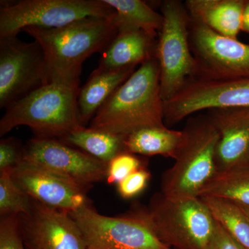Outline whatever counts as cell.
<instances>
[{
  "mask_svg": "<svg viewBox=\"0 0 249 249\" xmlns=\"http://www.w3.org/2000/svg\"><path fill=\"white\" fill-rule=\"evenodd\" d=\"M164 101L157 56L132 73L90 121L89 128L122 138L143 127L164 125Z\"/></svg>",
  "mask_w": 249,
  "mask_h": 249,
  "instance_id": "6da1fadb",
  "label": "cell"
},
{
  "mask_svg": "<svg viewBox=\"0 0 249 249\" xmlns=\"http://www.w3.org/2000/svg\"><path fill=\"white\" fill-rule=\"evenodd\" d=\"M114 14L85 18L55 29H23L42 47L50 83L79 85L83 62L93 53H102L119 32Z\"/></svg>",
  "mask_w": 249,
  "mask_h": 249,
  "instance_id": "7a4b0ae2",
  "label": "cell"
},
{
  "mask_svg": "<svg viewBox=\"0 0 249 249\" xmlns=\"http://www.w3.org/2000/svg\"><path fill=\"white\" fill-rule=\"evenodd\" d=\"M80 89L79 85L49 83L34 90L6 108L0 136L24 125L35 137L60 139L83 127L78 110Z\"/></svg>",
  "mask_w": 249,
  "mask_h": 249,
  "instance_id": "3957f363",
  "label": "cell"
},
{
  "mask_svg": "<svg viewBox=\"0 0 249 249\" xmlns=\"http://www.w3.org/2000/svg\"><path fill=\"white\" fill-rule=\"evenodd\" d=\"M131 213L143 221L160 242L178 249H210L217 221L200 197L174 198L160 193L146 209Z\"/></svg>",
  "mask_w": 249,
  "mask_h": 249,
  "instance_id": "277c9868",
  "label": "cell"
},
{
  "mask_svg": "<svg viewBox=\"0 0 249 249\" xmlns=\"http://www.w3.org/2000/svg\"><path fill=\"white\" fill-rule=\"evenodd\" d=\"M174 164L162 175L161 193L174 198L199 197L217 175L219 134L207 114L188 121Z\"/></svg>",
  "mask_w": 249,
  "mask_h": 249,
  "instance_id": "5b68a950",
  "label": "cell"
},
{
  "mask_svg": "<svg viewBox=\"0 0 249 249\" xmlns=\"http://www.w3.org/2000/svg\"><path fill=\"white\" fill-rule=\"evenodd\" d=\"M163 25L159 33L157 58L160 65V92L163 101L173 98L188 80L196 78L197 66L190 43V18L185 3L160 2Z\"/></svg>",
  "mask_w": 249,
  "mask_h": 249,
  "instance_id": "8992f818",
  "label": "cell"
},
{
  "mask_svg": "<svg viewBox=\"0 0 249 249\" xmlns=\"http://www.w3.org/2000/svg\"><path fill=\"white\" fill-rule=\"evenodd\" d=\"M115 11L103 0H22L0 9V38L16 37L29 27L55 29L88 18H109Z\"/></svg>",
  "mask_w": 249,
  "mask_h": 249,
  "instance_id": "52a82bcc",
  "label": "cell"
},
{
  "mask_svg": "<svg viewBox=\"0 0 249 249\" xmlns=\"http://www.w3.org/2000/svg\"><path fill=\"white\" fill-rule=\"evenodd\" d=\"M88 249H170L143 221L131 213L107 217L89 205L69 213Z\"/></svg>",
  "mask_w": 249,
  "mask_h": 249,
  "instance_id": "ba28073f",
  "label": "cell"
},
{
  "mask_svg": "<svg viewBox=\"0 0 249 249\" xmlns=\"http://www.w3.org/2000/svg\"><path fill=\"white\" fill-rule=\"evenodd\" d=\"M45 53L36 41L0 38V108L9 107L34 90L48 84Z\"/></svg>",
  "mask_w": 249,
  "mask_h": 249,
  "instance_id": "9c48e42d",
  "label": "cell"
},
{
  "mask_svg": "<svg viewBox=\"0 0 249 249\" xmlns=\"http://www.w3.org/2000/svg\"><path fill=\"white\" fill-rule=\"evenodd\" d=\"M189 32L192 53L197 66L195 78H249V45L217 34L191 18Z\"/></svg>",
  "mask_w": 249,
  "mask_h": 249,
  "instance_id": "30bf717a",
  "label": "cell"
},
{
  "mask_svg": "<svg viewBox=\"0 0 249 249\" xmlns=\"http://www.w3.org/2000/svg\"><path fill=\"white\" fill-rule=\"evenodd\" d=\"M249 107V78L188 80L177 94L164 102V123L173 124L201 111Z\"/></svg>",
  "mask_w": 249,
  "mask_h": 249,
  "instance_id": "8fae6325",
  "label": "cell"
},
{
  "mask_svg": "<svg viewBox=\"0 0 249 249\" xmlns=\"http://www.w3.org/2000/svg\"><path fill=\"white\" fill-rule=\"evenodd\" d=\"M22 160L67 178L85 191L107 176L108 163L57 139H31L24 147Z\"/></svg>",
  "mask_w": 249,
  "mask_h": 249,
  "instance_id": "7c38bea8",
  "label": "cell"
},
{
  "mask_svg": "<svg viewBox=\"0 0 249 249\" xmlns=\"http://www.w3.org/2000/svg\"><path fill=\"white\" fill-rule=\"evenodd\" d=\"M29 214L19 216L27 249H88L76 222L67 211L32 199Z\"/></svg>",
  "mask_w": 249,
  "mask_h": 249,
  "instance_id": "4fadbf2b",
  "label": "cell"
},
{
  "mask_svg": "<svg viewBox=\"0 0 249 249\" xmlns=\"http://www.w3.org/2000/svg\"><path fill=\"white\" fill-rule=\"evenodd\" d=\"M10 172L18 186L42 204L69 213L89 205L85 190L38 165L21 160Z\"/></svg>",
  "mask_w": 249,
  "mask_h": 249,
  "instance_id": "5bb4252c",
  "label": "cell"
},
{
  "mask_svg": "<svg viewBox=\"0 0 249 249\" xmlns=\"http://www.w3.org/2000/svg\"><path fill=\"white\" fill-rule=\"evenodd\" d=\"M218 134V173L249 166V107L210 109L206 112Z\"/></svg>",
  "mask_w": 249,
  "mask_h": 249,
  "instance_id": "9a60e30c",
  "label": "cell"
},
{
  "mask_svg": "<svg viewBox=\"0 0 249 249\" xmlns=\"http://www.w3.org/2000/svg\"><path fill=\"white\" fill-rule=\"evenodd\" d=\"M157 38L143 31H119L103 50L98 67L103 70H117L140 66L149 59L157 56Z\"/></svg>",
  "mask_w": 249,
  "mask_h": 249,
  "instance_id": "2e32d148",
  "label": "cell"
},
{
  "mask_svg": "<svg viewBox=\"0 0 249 249\" xmlns=\"http://www.w3.org/2000/svg\"><path fill=\"white\" fill-rule=\"evenodd\" d=\"M245 0H187L190 17L217 34L237 38L242 31Z\"/></svg>",
  "mask_w": 249,
  "mask_h": 249,
  "instance_id": "e0dca14e",
  "label": "cell"
},
{
  "mask_svg": "<svg viewBox=\"0 0 249 249\" xmlns=\"http://www.w3.org/2000/svg\"><path fill=\"white\" fill-rule=\"evenodd\" d=\"M136 67L117 70H103L97 67L91 73L78 93V116L82 125L85 127L91 121L98 109L135 71Z\"/></svg>",
  "mask_w": 249,
  "mask_h": 249,
  "instance_id": "ac0fdd59",
  "label": "cell"
},
{
  "mask_svg": "<svg viewBox=\"0 0 249 249\" xmlns=\"http://www.w3.org/2000/svg\"><path fill=\"white\" fill-rule=\"evenodd\" d=\"M182 137V130L170 129L165 124L143 127L124 139V150L134 155H160L174 160Z\"/></svg>",
  "mask_w": 249,
  "mask_h": 249,
  "instance_id": "d6986e66",
  "label": "cell"
},
{
  "mask_svg": "<svg viewBox=\"0 0 249 249\" xmlns=\"http://www.w3.org/2000/svg\"><path fill=\"white\" fill-rule=\"evenodd\" d=\"M115 11L114 20L118 31L139 30L157 38L163 25L160 13L142 0H103Z\"/></svg>",
  "mask_w": 249,
  "mask_h": 249,
  "instance_id": "ffe728a7",
  "label": "cell"
},
{
  "mask_svg": "<svg viewBox=\"0 0 249 249\" xmlns=\"http://www.w3.org/2000/svg\"><path fill=\"white\" fill-rule=\"evenodd\" d=\"M58 140L106 163L124 152L122 137L83 126Z\"/></svg>",
  "mask_w": 249,
  "mask_h": 249,
  "instance_id": "44dd1931",
  "label": "cell"
},
{
  "mask_svg": "<svg viewBox=\"0 0 249 249\" xmlns=\"http://www.w3.org/2000/svg\"><path fill=\"white\" fill-rule=\"evenodd\" d=\"M220 198L249 206V166L217 173L199 197Z\"/></svg>",
  "mask_w": 249,
  "mask_h": 249,
  "instance_id": "7402d4cb",
  "label": "cell"
},
{
  "mask_svg": "<svg viewBox=\"0 0 249 249\" xmlns=\"http://www.w3.org/2000/svg\"><path fill=\"white\" fill-rule=\"evenodd\" d=\"M216 221L242 247L249 249V219L235 203L220 198L200 197Z\"/></svg>",
  "mask_w": 249,
  "mask_h": 249,
  "instance_id": "603a6c76",
  "label": "cell"
},
{
  "mask_svg": "<svg viewBox=\"0 0 249 249\" xmlns=\"http://www.w3.org/2000/svg\"><path fill=\"white\" fill-rule=\"evenodd\" d=\"M31 207V198L15 182L10 170L0 172L1 217L29 214Z\"/></svg>",
  "mask_w": 249,
  "mask_h": 249,
  "instance_id": "cb8c5ba5",
  "label": "cell"
},
{
  "mask_svg": "<svg viewBox=\"0 0 249 249\" xmlns=\"http://www.w3.org/2000/svg\"><path fill=\"white\" fill-rule=\"evenodd\" d=\"M142 161L134 154L123 152L108 163L107 183H119L136 170L142 168Z\"/></svg>",
  "mask_w": 249,
  "mask_h": 249,
  "instance_id": "d4e9b609",
  "label": "cell"
},
{
  "mask_svg": "<svg viewBox=\"0 0 249 249\" xmlns=\"http://www.w3.org/2000/svg\"><path fill=\"white\" fill-rule=\"evenodd\" d=\"M0 249H27L21 235L19 216L1 217Z\"/></svg>",
  "mask_w": 249,
  "mask_h": 249,
  "instance_id": "484cf974",
  "label": "cell"
},
{
  "mask_svg": "<svg viewBox=\"0 0 249 249\" xmlns=\"http://www.w3.org/2000/svg\"><path fill=\"white\" fill-rule=\"evenodd\" d=\"M150 178V173L142 167L118 183V192L124 199H132L145 189Z\"/></svg>",
  "mask_w": 249,
  "mask_h": 249,
  "instance_id": "4316f807",
  "label": "cell"
},
{
  "mask_svg": "<svg viewBox=\"0 0 249 249\" xmlns=\"http://www.w3.org/2000/svg\"><path fill=\"white\" fill-rule=\"evenodd\" d=\"M24 147L14 139H2L0 142V172L11 170L22 160Z\"/></svg>",
  "mask_w": 249,
  "mask_h": 249,
  "instance_id": "83f0119b",
  "label": "cell"
},
{
  "mask_svg": "<svg viewBox=\"0 0 249 249\" xmlns=\"http://www.w3.org/2000/svg\"><path fill=\"white\" fill-rule=\"evenodd\" d=\"M210 249H245L242 247L237 241L234 240L231 235L217 222L215 234Z\"/></svg>",
  "mask_w": 249,
  "mask_h": 249,
  "instance_id": "f1b7e54d",
  "label": "cell"
},
{
  "mask_svg": "<svg viewBox=\"0 0 249 249\" xmlns=\"http://www.w3.org/2000/svg\"><path fill=\"white\" fill-rule=\"evenodd\" d=\"M242 31L249 34V1H246L242 16Z\"/></svg>",
  "mask_w": 249,
  "mask_h": 249,
  "instance_id": "f546056e",
  "label": "cell"
},
{
  "mask_svg": "<svg viewBox=\"0 0 249 249\" xmlns=\"http://www.w3.org/2000/svg\"><path fill=\"white\" fill-rule=\"evenodd\" d=\"M237 204L239 206H240V209L242 210V211H243L244 213H245L246 216H247V217H248V219H249V206H245V205L239 204Z\"/></svg>",
  "mask_w": 249,
  "mask_h": 249,
  "instance_id": "4dcf8cb0",
  "label": "cell"
}]
</instances>
